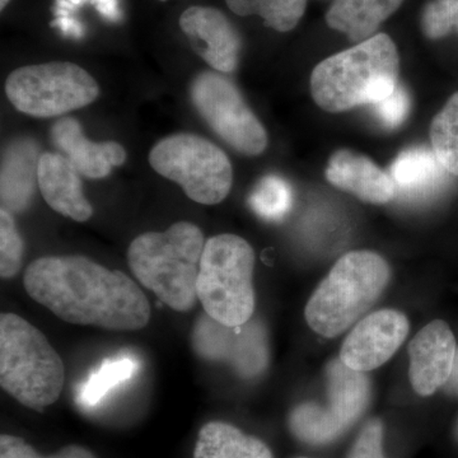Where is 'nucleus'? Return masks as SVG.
Masks as SVG:
<instances>
[{
	"mask_svg": "<svg viewBox=\"0 0 458 458\" xmlns=\"http://www.w3.org/2000/svg\"><path fill=\"white\" fill-rule=\"evenodd\" d=\"M27 294L68 324L110 331H137L149 324V301L120 270L86 256H45L29 265Z\"/></svg>",
	"mask_w": 458,
	"mask_h": 458,
	"instance_id": "obj_1",
	"label": "nucleus"
},
{
	"mask_svg": "<svg viewBox=\"0 0 458 458\" xmlns=\"http://www.w3.org/2000/svg\"><path fill=\"white\" fill-rule=\"evenodd\" d=\"M399 72L396 45L386 33H377L319 63L311 75L312 98L328 113L375 105L399 86Z\"/></svg>",
	"mask_w": 458,
	"mask_h": 458,
	"instance_id": "obj_2",
	"label": "nucleus"
},
{
	"mask_svg": "<svg viewBox=\"0 0 458 458\" xmlns=\"http://www.w3.org/2000/svg\"><path fill=\"white\" fill-rule=\"evenodd\" d=\"M205 242L203 231L190 222L174 223L165 232H146L129 246V267L165 306L188 312L198 301Z\"/></svg>",
	"mask_w": 458,
	"mask_h": 458,
	"instance_id": "obj_3",
	"label": "nucleus"
},
{
	"mask_svg": "<svg viewBox=\"0 0 458 458\" xmlns=\"http://www.w3.org/2000/svg\"><path fill=\"white\" fill-rule=\"evenodd\" d=\"M65 367L38 327L14 313L0 318V385L26 408L42 411L63 393Z\"/></svg>",
	"mask_w": 458,
	"mask_h": 458,
	"instance_id": "obj_4",
	"label": "nucleus"
},
{
	"mask_svg": "<svg viewBox=\"0 0 458 458\" xmlns=\"http://www.w3.org/2000/svg\"><path fill=\"white\" fill-rule=\"evenodd\" d=\"M390 278V267L376 252H348L310 298L304 311L307 324L318 335H340L377 302Z\"/></svg>",
	"mask_w": 458,
	"mask_h": 458,
	"instance_id": "obj_5",
	"label": "nucleus"
},
{
	"mask_svg": "<svg viewBox=\"0 0 458 458\" xmlns=\"http://www.w3.org/2000/svg\"><path fill=\"white\" fill-rule=\"evenodd\" d=\"M255 252L236 234L223 233L205 242L197 293L204 312L227 327L246 324L255 312Z\"/></svg>",
	"mask_w": 458,
	"mask_h": 458,
	"instance_id": "obj_6",
	"label": "nucleus"
},
{
	"mask_svg": "<svg viewBox=\"0 0 458 458\" xmlns=\"http://www.w3.org/2000/svg\"><path fill=\"white\" fill-rule=\"evenodd\" d=\"M149 165L198 204L222 203L232 189L233 172L227 155L199 135L180 132L159 140L150 150Z\"/></svg>",
	"mask_w": 458,
	"mask_h": 458,
	"instance_id": "obj_7",
	"label": "nucleus"
},
{
	"mask_svg": "<svg viewBox=\"0 0 458 458\" xmlns=\"http://www.w3.org/2000/svg\"><path fill=\"white\" fill-rule=\"evenodd\" d=\"M5 93L20 113L50 119L89 106L98 99L99 87L82 66L51 62L12 72Z\"/></svg>",
	"mask_w": 458,
	"mask_h": 458,
	"instance_id": "obj_8",
	"label": "nucleus"
},
{
	"mask_svg": "<svg viewBox=\"0 0 458 458\" xmlns=\"http://www.w3.org/2000/svg\"><path fill=\"white\" fill-rule=\"evenodd\" d=\"M327 403H304L289 415V428L300 441L324 445L336 441L363 415L370 399V382L364 372L334 360L327 367Z\"/></svg>",
	"mask_w": 458,
	"mask_h": 458,
	"instance_id": "obj_9",
	"label": "nucleus"
},
{
	"mask_svg": "<svg viewBox=\"0 0 458 458\" xmlns=\"http://www.w3.org/2000/svg\"><path fill=\"white\" fill-rule=\"evenodd\" d=\"M191 104L210 129L241 155L260 156L267 134L236 84L219 72L199 73L189 89Z\"/></svg>",
	"mask_w": 458,
	"mask_h": 458,
	"instance_id": "obj_10",
	"label": "nucleus"
},
{
	"mask_svg": "<svg viewBox=\"0 0 458 458\" xmlns=\"http://www.w3.org/2000/svg\"><path fill=\"white\" fill-rule=\"evenodd\" d=\"M191 346L201 360L228 364L241 378L261 376L270 363L269 334L260 318L227 327L204 312L192 327Z\"/></svg>",
	"mask_w": 458,
	"mask_h": 458,
	"instance_id": "obj_11",
	"label": "nucleus"
},
{
	"mask_svg": "<svg viewBox=\"0 0 458 458\" xmlns=\"http://www.w3.org/2000/svg\"><path fill=\"white\" fill-rule=\"evenodd\" d=\"M409 328L408 318L396 310L370 313L346 336L340 351V360L357 372L377 369L399 351Z\"/></svg>",
	"mask_w": 458,
	"mask_h": 458,
	"instance_id": "obj_12",
	"label": "nucleus"
},
{
	"mask_svg": "<svg viewBox=\"0 0 458 458\" xmlns=\"http://www.w3.org/2000/svg\"><path fill=\"white\" fill-rule=\"evenodd\" d=\"M179 23L192 50L210 68L219 73L236 71L242 41L225 13L212 7H190Z\"/></svg>",
	"mask_w": 458,
	"mask_h": 458,
	"instance_id": "obj_13",
	"label": "nucleus"
},
{
	"mask_svg": "<svg viewBox=\"0 0 458 458\" xmlns=\"http://www.w3.org/2000/svg\"><path fill=\"white\" fill-rule=\"evenodd\" d=\"M457 346L450 327L441 319L421 328L409 345V378L415 393L429 396L447 384Z\"/></svg>",
	"mask_w": 458,
	"mask_h": 458,
	"instance_id": "obj_14",
	"label": "nucleus"
},
{
	"mask_svg": "<svg viewBox=\"0 0 458 458\" xmlns=\"http://www.w3.org/2000/svg\"><path fill=\"white\" fill-rule=\"evenodd\" d=\"M51 140L81 174L92 180L105 179L114 167L125 164L128 157L125 148L116 141L89 140L73 117L57 120L51 128Z\"/></svg>",
	"mask_w": 458,
	"mask_h": 458,
	"instance_id": "obj_15",
	"label": "nucleus"
},
{
	"mask_svg": "<svg viewBox=\"0 0 458 458\" xmlns=\"http://www.w3.org/2000/svg\"><path fill=\"white\" fill-rule=\"evenodd\" d=\"M80 172L62 153H42L38 162V190L51 209L75 222L92 218L93 208L84 197Z\"/></svg>",
	"mask_w": 458,
	"mask_h": 458,
	"instance_id": "obj_16",
	"label": "nucleus"
},
{
	"mask_svg": "<svg viewBox=\"0 0 458 458\" xmlns=\"http://www.w3.org/2000/svg\"><path fill=\"white\" fill-rule=\"evenodd\" d=\"M327 179L331 185L367 203L387 204L397 197L390 174L377 167L366 156L351 150H337L331 156Z\"/></svg>",
	"mask_w": 458,
	"mask_h": 458,
	"instance_id": "obj_17",
	"label": "nucleus"
},
{
	"mask_svg": "<svg viewBox=\"0 0 458 458\" xmlns=\"http://www.w3.org/2000/svg\"><path fill=\"white\" fill-rule=\"evenodd\" d=\"M40 148L35 140L21 138L9 143L2 155V209L11 214L25 213L31 207L38 188Z\"/></svg>",
	"mask_w": 458,
	"mask_h": 458,
	"instance_id": "obj_18",
	"label": "nucleus"
},
{
	"mask_svg": "<svg viewBox=\"0 0 458 458\" xmlns=\"http://www.w3.org/2000/svg\"><path fill=\"white\" fill-rule=\"evenodd\" d=\"M450 174L436 153L426 147L403 150L390 168L397 197L410 201L436 198L447 188Z\"/></svg>",
	"mask_w": 458,
	"mask_h": 458,
	"instance_id": "obj_19",
	"label": "nucleus"
},
{
	"mask_svg": "<svg viewBox=\"0 0 458 458\" xmlns=\"http://www.w3.org/2000/svg\"><path fill=\"white\" fill-rule=\"evenodd\" d=\"M403 0H334L327 14V25L363 42L375 36L378 27L399 9Z\"/></svg>",
	"mask_w": 458,
	"mask_h": 458,
	"instance_id": "obj_20",
	"label": "nucleus"
},
{
	"mask_svg": "<svg viewBox=\"0 0 458 458\" xmlns=\"http://www.w3.org/2000/svg\"><path fill=\"white\" fill-rule=\"evenodd\" d=\"M194 458H273L261 439L225 421H210L199 432Z\"/></svg>",
	"mask_w": 458,
	"mask_h": 458,
	"instance_id": "obj_21",
	"label": "nucleus"
},
{
	"mask_svg": "<svg viewBox=\"0 0 458 458\" xmlns=\"http://www.w3.org/2000/svg\"><path fill=\"white\" fill-rule=\"evenodd\" d=\"M140 360L131 354L106 358L98 369L75 388V401L81 408H98L108 394L137 375Z\"/></svg>",
	"mask_w": 458,
	"mask_h": 458,
	"instance_id": "obj_22",
	"label": "nucleus"
},
{
	"mask_svg": "<svg viewBox=\"0 0 458 458\" xmlns=\"http://www.w3.org/2000/svg\"><path fill=\"white\" fill-rule=\"evenodd\" d=\"M237 16H260L265 25L278 32H288L300 23L307 0H225Z\"/></svg>",
	"mask_w": 458,
	"mask_h": 458,
	"instance_id": "obj_23",
	"label": "nucleus"
},
{
	"mask_svg": "<svg viewBox=\"0 0 458 458\" xmlns=\"http://www.w3.org/2000/svg\"><path fill=\"white\" fill-rule=\"evenodd\" d=\"M249 205L264 221H282L293 207V190L282 177L267 174L256 183Z\"/></svg>",
	"mask_w": 458,
	"mask_h": 458,
	"instance_id": "obj_24",
	"label": "nucleus"
},
{
	"mask_svg": "<svg viewBox=\"0 0 458 458\" xmlns=\"http://www.w3.org/2000/svg\"><path fill=\"white\" fill-rule=\"evenodd\" d=\"M433 152L451 174L458 176V92L448 99L430 126Z\"/></svg>",
	"mask_w": 458,
	"mask_h": 458,
	"instance_id": "obj_25",
	"label": "nucleus"
},
{
	"mask_svg": "<svg viewBox=\"0 0 458 458\" xmlns=\"http://www.w3.org/2000/svg\"><path fill=\"white\" fill-rule=\"evenodd\" d=\"M25 256V242L18 232L13 214L0 210V276L12 279L20 273Z\"/></svg>",
	"mask_w": 458,
	"mask_h": 458,
	"instance_id": "obj_26",
	"label": "nucleus"
},
{
	"mask_svg": "<svg viewBox=\"0 0 458 458\" xmlns=\"http://www.w3.org/2000/svg\"><path fill=\"white\" fill-rule=\"evenodd\" d=\"M421 27L432 40L458 31V0H430L424 8Z\"/></svg>",
	"mask_w": 458,
	"mask_h": 458,
	"instance_id": "obj_27",
	"label": "nucleus"
},
{
	"mask_svg": "<svg viewBox=\"0 0 458 458\" xmlns=\"http://www.w3.org/2000/svg\"><path fill=\"white\" fill-rule=\"evenodd\" d=\"M0 458H96L92 452L81 445H72L51 456H41L29 443L16 436L3 434L0 437Z\"/></svg>",
	"mask_w": 458,
	"mask_h": 458,
	"instance_id": "obj_28",
	"label": "nucleus"
},
{
	"mask_svg": "<svg viewBox=\"0 0 458 458\" xmlns=\"http://www.w3.org/2000/svg\"><path fill=\"white\" fill-rule=\"evenodd\" d=\"M373 114L386 129L399 128L405 122L410 111V96L408 90L401 84L382 101L372 105Z\"/></svg>",
	"mask_w": 458,
	"mask_h": 458,
	"instance_id": "obj_29",
	"label": "nucleus"
},
{
	"mask_svg": "<svg viewBox=\"0 0 458 458\" xmlns=\"http://www.w3.org/2000/svg\"><path fill=\"white\" fill-rule=\"evenodd\" d=\"M384 424L370 419L358 434L348 458H386L384 454Z\"/></svg>",
	"mask_w": 458,
	"mask_h": 458,
	"instance_id": "obj_30",
	"label": "nucleus"
},
{
	"mask_svg": "<svg viewBox=\"0 0 458 458\" xmlns=\"http://www.w3.org/2000/svg\"><path fill=\"white\" fill-rule=\"evenodd\" d=\"M60 2H72L73 4H80V3L86 2V0H60ZM95 3L98 5V11L105 17L114 21L119 16L116 0H95Z\"/></svg>",
	"mask_w": 458,
	"mask_h": 458,
	"instance_id": "obj_31",
	"label": "nucleus"
},
{
	"mask_svg": "<svg viewBox=\"0 0 458 458\" xmlns=\"http://www.w3.org/2000/svg\"><path fill=\"white\" fill-rule=\"evenodd\" d=\"M445 386H447V388L451 393L458 394V349L456 352V357H454V369H452L450 379H448L447 384Z\"/></svg>",
	"mask_w": 458,
	"mask_h": 458,
	"instance_id": "obj_32",
	"label": "nucleus"
},
{
	"mask_svg": "<svg viewBox=\"0 0 458 458\" xmlns=\"http://www.w3.org/2000/svg\"><path fill=\"white\" fill-rule=\"evenodd\" d=\"M9 2H11V0H0V9L3 11V9L7 7Z\"/></svg>",
	"mask_w": 458,
	"mask_h": 458,
	"instance_id": "obj_33",
	"label": "nucleus"
},
{
	"mask_svg": "<svg viewBox=\"0 0 458 458\" xmlns=\"http://www.w3.org/2000/svg\"><path fill=\"white\" fill-rule=\"evenodd\" d=\"M454 433H456V438L458 441V420H457V424H456V429H454Z\"/></svg>",
	"mask_w": 458,
	"mask_h": 458,
	"instance_id": "obj_34",
	"label": "nucleus"
},
{
	"mask_svg": "<svg viewBox=\"0 0 458 458\" xmlns=\"http://www.w3.org/2000/svg\"><path fill=\"white\" fill-rule=\"evenodd\" d=\"M159 2H165V0H159Z\"/></svg>",
	"mask_w": 458,
	"mask_h": 458,
	"instance_id": "obj_35",
	"label": "nucleus"
},
{
	"mask_svg": "<svg viewBox=\"0 0 458 458\" xmlns=\"http://www.w3.org/2000/svg\"><path fill=\"white\" fill-rule=\"evenodd\" d=\"M302 458H304V457H302Z\"/></svg>",
	"mask_w": 458,
	"mask_h": 458,
	"instance_id": "obj_36",
	"label": "nucleus"
}]
</instances>
